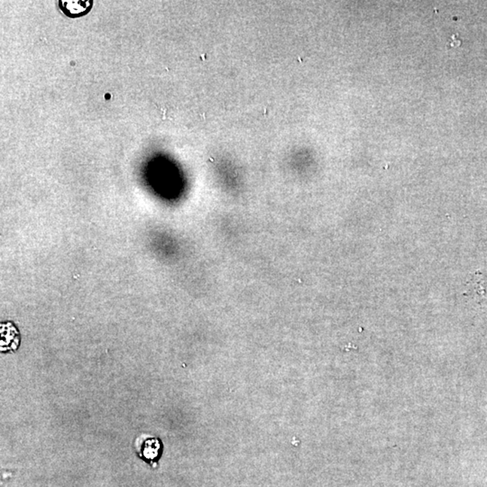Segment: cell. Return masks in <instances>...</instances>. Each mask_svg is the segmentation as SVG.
Instances as JSON below:
<instances>
[{"mask_svg":"<svg viewBox=\"0 0 487 487\" xmlns=\"http://www.w3.org/2000/svg\"><path fill=\"white\" fill-rule=\"evenodd\" d=\"M93 0H76V1H72V0H60L59 7L62 9L63 13L66 15L67 17L71 18H77L85 16L90 11L91 8H93Z\"/></svg>","mask_w":487,"mask_h":487,"instance_id":"1","label":"cell"},{"mask_svg":"<svg viewBox=\"0 0 487 487\" xmlns=\"http://www.w3.org/2000/svg\"><path fill=\"white\" fill-rule=\"evenodd\" d=\"M160 445L159 442L154 438H151L145 441L144 447H143L142 455L145 456V458L149 459V461H154L158 455V452H159Z\"/></svg>","mask_w":487,"mask_h":487,"instance_id":"2","label":"cell"},{"mask_svg":"<svg viewBox=\"0 0 487 487\" xmlns=\"http://www.w3.org/2000/svg\"><path fill=\"white\" fill-rule=\"evenodd\" d=\"M456 35H452V39H450L449 42V47H458V45H461V42L459 40V39H456Z\"/></svg>","mask_w":487,"mask_h":487,"instance_id":"3","label":"cell"}]
</instances>
